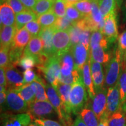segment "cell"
<instances>
[{
    "label": "cell",
    "mask_w": 126,
    "mask_h": 126,
    "mask_svg": "<svg viewBox=\"0 0 126 126\" xmlns=\"http://www.w3.org/2000/svg\"><path fill=\"white\" fill-rule=\"evenodd\" d=\"M88 91L83 84L82 79L72 85L70 94V107L71 112L74 115H78L88 103Z\"/></svg>",
    "instance_id": "1"
},
{
    "label": "cell",
    "mask_w": 126,
    "mask_h": 126,
    "mask_svg": "<svg viewBox=\"0 0 126 126\" xmlns=\"http://www.w3.org/2000/svg\"><path fill=\"white\" fill-rule=\"evenodd\" d=\"M122 68V60L117 46L115 47L113 56L105 65V87L108 89L114 86L119 80Z\"/></svg>",
    "instance_id": "2"
},
{
    "label": "cell",
    "mask_w": 126,
    "mask_h": 126,
    "mask_svg": "<svg viewBox=\"0 0 126 126\" xmlns=\"http://www.w3.org/2000/svg\"><path fill=\"white\" fill-rule=\"evenodd\" d=\"M46 89L48 100L56 110L60 122L63 126H72L71 115L66 111L59 94L55 88L50 83L46 84Z\"/></svg>",
    "instance_id": "3"
},
{
    "label": "cell",
    "mask_w": 126,
    "mask_h": 126,
    "mask_svg": "<svg viewBox=\"0 0 126 126\" xmlns=\"http://www.w3.org/2000/svg\"><path fill=\"white\" fill-rule=\"evenodd\" d=\"M38 71L43 74L46 80L56 89L60 82L61 65L59 57L54 56L50 57L45 65L37 67Z\"/></svg>",
    "instance_id": "4"
},
{
    "label": "cell",
    "mask_w": 126,
    "mask_h": 126,
    "mask_svg": "<svg viewBox=\"0 0 126 126\" xmlns=\"http://www.w3.org/2000/svg\"><path fill=\"white\" fill-rule=\"evenodd\" d=\"M28 113L36 119H54L58 117L52 104L48 101H34L29 105Z\"/></svg>",
    "instance_id": "5"
},
{
    "label": "cell",
    "mask_w": 126,
    "mask_h": 126,
    "mask_svg": "<svg viewBox=\"0 0 126 126\" xmlns=\"http://www.w3.org/2000/svg\"><path fill=\"white\" fill-rule=\"evenodd\" d=\"M7 103L8 110L17 114L26 113L29 105L13 89H7Z\"/></svg>",
    "instance_id": "6"
},
{
    "label": "cell",
    "mask_w": 126,
    "mask_h": 126,
    "mask_svg": "<svg viewBox=\"0 0 126 126\" xmlns=\"http://www.w3.org/2000/svg\"><path fill=\"white\" fill-rule=\"evenodd\" d=\"M53 44L56 56H59L68 51L72 46L68 31L56 30L53 36Z\"/></svg>",
    "instance_id": "7"
},
{
    "label": "cell",
    "mask_w": 126,
    "mask_h": 126,
    "mask_svg": "<svg viewBox=\"0 0 126 126\" xmlns=\"http://www.w3.org/2000/svg\"><path fill=\"white\" fill-rule=\"evenodd\" d=\"M32 116L29 113L12 114L1 113V126H28L32 122Z\"/></svg>",
    "instance_id": "8"
},
{
    "label": "cell",
    "mask_w": 126,
    "mask_h": 126,
    "mask_svg": "<svg viewBox=\"0 0 126 126\" xmlns=\"http://www.w3.org/2000/svg\"><path fill=\"white\" fill-rule=\"evenodd\" d=\"M105 24L102 33L108 39L109 45L116 42L119 36L116 11L104 18Z\"/></svg>",
    "instance_id": "9"
},
{
    "label": "cell",
    "mask_w": 126,
    "mask_h": 126,
    "mask_svg": "<svg viewBox=\"0 0 126 126\" xmlns=\"http://www.w3.org/2000/svg\"><path fill=\"white\" fill-rule=\"evenodd\" d=\"M107 94L108 89L105 87L102 90L96 93L94 96L91 99V102H88L99 120L106 111Z\"/></svg>",
    "instance_id": "10"
},
{
    "label": "cell",
    "mask_w": 126,
    "mask_h": 126,
    "mask_svg": "<svg viewBox=\"0 0 126 126\" xmlns=\"http://www.w3.org/2000/svg\"><path fill=\"white\" fill-rule=\"evenodd\" d=\"M75 63V70L81 73L82 69L90 58V51L83 44L78 43L71 46Z\"/></svg>",
    "instance_id": "11"
},
{
    "label": "cell",
    "mask_w": 126,
    "mask_h": 126,
    "mask_svg": "<svg viewBox=\"0 0 126 126\" xmlns=\"http://www.w3.org/2000/svg\"><path fill=\"white\" fill-rule=\"evenodd\" d=\"M56 29L54 26L46 28H42L39 36L42 39L43 43V49L42 52L48 57L56 56L53 47V38Z\"/></svg>",
    "instance_id": "12"
},
{
    "label": "cell",
    "mask_w": 126,
    "mask_h": 126,
    "mask_svg": "<svg viewBox=\"0 0 126 126\" xmlns=\"http://www.w3.org/2000/svg\"><path fill=\"white\" fill-rule=\"evenodd\" d=\"M120 94L119 85L117 82L114 86L108 89L107 94V109L106 113L110 116L117 111L121 106Z\"/></svg>",
    "instance_id": "13"
},
{
    "label": "cell",
    "mask_w": 126,
    "mask_h": 126,
    "mask_svg": "<svg viewBox=\"0 0 126 126\" xmlns=\"http://www.w3.org/2000/svg\"><path fill=\"white\" fill-rule=\"evenodd\" d=\"M7 81V89H15L25 84L23 75L12 64L5 68Z\"/></svg>",
    "instance_id": "14"
},
{
    "label": "cell",
    "mask_w": 126,
    "mask_h": 126,
    "mask_svg": "<svg viewBox=\"0 0 126 126\" xmlns=\"http://www.w3.org/2000/svg\"><path fill=\"white\" fill-rule=\"evenodd\" d=\"M90 67L95 92H98L105 88V75L100 63L96 62L90 57Z\"/></svg>",
    "instance_id": "15"
},
{
    "label": "cell",
    "mask_w": 126,
    "mask_h": 126,
    "mask_svg": "<svg viewBox=\"0 0 126 126\" xmlns=\"http://www.w3.org/2000/svg\"><path fill=\"white\" fill-rule=\"evenodd\" d=\"M61 65V75L68 76L75 70V63L71 47L68 51L59 56Z\"/></svg>",
    "instance_id": "16"
},
{
    "label": "cell",
    "mask_w": 126,
    "mask_h": 126,
    "mask_svg": "<svg viewBox=\"0 0 126 126\" xmlns=\"http://www.w3.org/2000/svg\"><path fill=\"white\" fill-rule=\"evenodd\" d=\"M81 76L82 81L89 94V98L92 99L95 95L96 92L93 82L90 67V58L82 69Z\"/></svg>",
    "instance_id": "17"
},
{
    "label": "cell",
    "mask_w": 126,
    "mask_h": 126,
    "mask_svg": "<svg viewBox=\"0 0 126 126\" xmlns=\"http://www.w3.org/2000/svg\"><path fill=\"white\" fill-rule=\"evenodd\" d=\"M90 57L93 60L106 65L111 59L109 48L101 46H95L90 48Z\"/></svg>",
    "instance_id": "18"
},
{
    "label": "cell",
    "mask_w": 126,
    "mask_h": 126,
    "mask_svg": "<svg viewBox=\"0 0 126 126\" xmlns=\"http://www.w3.org/2000/svg\"><path fill=\"white\" fill-rule=\"evenodd\" d=\"M1 28L5 26H15V16L13 9L7 3L1 4L0 7Z\"/></svg>",
    "instance_id": "19"
},
{
    "label": "cell",
    "mask_w": 126,
    "mask_h": 126,
    "mask_svg": "<svg viewBox=\"0 0 126 126\" xmlns=\"http://www.w3.org/2000/svg\"><path fill=\"white\" fill-rule=\"evenodd\" d=\"M43 49V43L39 36H32L23 51V55L36 56L40 54Z\"/></svg>",
    "instance_id": "20"
},
{
    "label": "cell",
    "mask_w": 126,
    "mask_h": 126,
    "mask_svg": "<svg viewBox=\"0 0 126 126\" xmlns=\"http://www.w3.org/2000/svg\"><path fill=\"white\" fill-rule=\"evenodd\" d=\"M46 84L45 81L40 77H39L37 80L31 83L35 94L36 101H48Z\"/></svg>",
    "instance_id": "21"
},
{
    "label": "cell",
    "mask_w": 126,
    "mask_h": 126,
    "mask_svg": "<svg viewBox=\"0 0 126 126\" xmlns=\"http://www.w3.org/2000/svg\"><path fill=\"white\" fill-rule=\"evenodd\" d=\"M71 88L72 85L65 84L60 82L55 89L59 94L66 111L70 115L72 114L70 107V94Z\"/></svg>",
    "instance_id": "22"
},
{
    "label": "cell",
    "mask_w": 126,
    "mask_h": 126,
    "mask_svg": "<svg viewBox=\"0 0 126 126\" xmlns=\"http://www.w3.org/2000/svg\"><path fill=\"white\" fill-rule=\"evenodd\" d=\"M17 32L16 26H5L1 28V47H11Z\"/></svg>",
    "instance_id": "23"
},
{
    "label": "cell",
    "mask_w": 126,
    "mask_h": 126,
    "mask_svg": "<svg viewBox=\"0 0 126 126\" xmlns=\"http://www.w3.org/2000/svg\"><path fill=\"white\" fill-rule=\"evenodd\" d=\"M126 124V103L121 105L117 111L110 116L109 126H125Z\"/></svg>",
    "instance_id": "24"
},
{
    "label": "cell",
    "mask_w": 126,
    "mask_h": 126,
    "mask_svg": "<svg viewBox=\"0 0 126 126\" xmlns=\"http://www.w3.org/2000/svg\"><path fill=\"white\" fill-rule=\"evenodd\" d=\"M37 16L33 11L27 10L16 14L15 15V26L17 31L22 29L23 26L30 22L37 20Z\"/></svg>",
    "instance_id": "25"
},
{
    "label": "cell",
    "mask_w": 126,
    "mask_h": 126,
    "mask_svg": "<svg viewBox=\"0 0 126 126\" xmlns=\"http://www.w3.org/2000/svg\"><path fill=\"white\" fill-rule=\"evenodd\" d=\"M31 39V34L25 28H23L16 32L12 46L16 48L24 50Z\"/></svg>",
    "instance_id": "26"
},
{
    "label": "cell",
    "mask_w": 126,
    "mask_h": 126,
    "mask_svg": "<svg viewBox=\"0 0 126 126\" xmlns=\"http://www.w3.org/2000/svg\"><path fill=\"white\" fill-rule=\"evenodd\" d=\"M78 115L87 126H98L99 120L91 108L88 102Z\"/></svg>",
    "instance_id": "27"
},
{
    "label": "cell",
    "mask_w": 126,
    "mask_h": 126,
    "mask_svg": "<svg viewBox=\"0 0 126 126\" xmlns=\"http://www.w3.org/2000/svg\"><path fill=\"white\" fill-rule=\"evenodd\" d=\"M14 90L29 105L35 101V94L31 83H25Z\"/></svg>",
    "instance_id": "28"
},
{
    "label": "cell",
    "mask_w": 126,
    "mask_h": 126,
    "mask_svg": "<svg viewBox=\"0 0 126 126\" xmlns=\"http://www.w3.org/2000/svg\"><path fill=\"white\" fill-rule=\"evenodd\" d=\"M57 19V16L52 9L46 13L38 16L37 19L42 28H46L54 26Z\"/></svg>",
    "instance_id": "29"
},
{
    "label": "cell",
    "mask_w": 126,
    "mask_h": 126,
    "mask_svg": "<svg viewBox=\"0 0 126 126\" xmlns=\"http://www.w3.org/2000/svg\"><path fill=\"white\" fill-rule=\"evenodd\" d=\"M98 45L107 48H109L110 46L108 39L104 36L102 31H94L91 35L90 48Z\"/></svg>",
    "instance_id": "30"
},
{
    "label": "cell",
    "mask_w": 126,
    "mask_h": 126,
    "mask_svg": "<svg viewBox=\"0 0 126 126\" xmlns=\"http://www.w3.org/2000/svg\"><path fill=\"white\" fill-rule=\"evenodd\" d=\"M55 0H37L33 11L37 16L51 10Z\"/></svg>",
    "instance_id": "31"
},
{
    "label": "cell",
    "mask_w": 126,
    "mask_h": 126,
    "mask_svg": "<svg viewBox=\"0 0 126 126\" xmlns=\"http://www.w3.org/2000/svg\"><path fill=\"white\" fill-rule=\"evenodd\" d=\"M97 2L100 12L103 18L116 11L117 4L114 0H97Z\"/></svg>",
    "instance_id": "32"
},
{
    "label": "cell",
    "mask_w": 126,
    "mask_h": 126,
    "mask_svg": "<svg viewBox=\"0 0 126 126\" xmlns=\"http://www.w3.org/2000/svg\"><path fill=\"white\" fill-rule=\"evenodd\" d=\"M120 94L121 104L126 103V65L122 66V71L117 81Z\"/></svg>",
    "instance_id": "33"
},
{
    "label": "cell",
    "mask_w": 126,
    "mask_h": 126,
    "mask_svg": "<svg viewBox=\"0 0 126 126\" xmlns=\"http://www.w3.org/2000/svg\"><path fill=\"white\" fill-rule=\"evenodd\" d=\"M37 64V56H33L31 55H23L19 62L18 65L25 70L32 69L36 67Z\"/></svg>",
    "instance_id": "34"
},
{
    "label": "cell",
    "mask_w": 126,
    "mask_h": 126,
    "mask_svg": "<svg viewBox=\"0 0 126 126\" xmlns=\"http://www.w3.org/2000/svg\"><path fill=\"white\" fill-rule=\"evenodd\" d=\"M73 5L78 9L84 16L91 15L92 12V4L91 0H82L75 3Z\"/></svg>",
    "instance_id": "35"
},
{
    "label": "cell",
    "mask_w": 126,
    "mask_h": 126,
    "mask_svg": "<svg viewBox=\"0 0 126 126\" xmlns=\"http://www.w3.org/2000/svg\"><path fill=\"white\" fill-rule=\"evenodd\" d=\"M117 46L122 57V66H124L126 65V30L120 34Z\"/></svg>",
    "instance_id": "36"
},
{
    "label": "cell",
    "mask_w": 126,
    "mask_h": 126,
    "mask_svg": "<svg viewBox=\"0 0 126 126\" xmlns=\"http://www.w3.org/2000/svg\"><path fill=\"white\" fill-rule=\"evenodd\" d=\"M52 9L58 18L65 16L67 3L65 0H55Z\"/></svg>",
    "instance_id": "37"
},
{
    "label": "cell",
    "mask_w": 126,
    "mask_h": 126,
    "mask_svg": "<svg viewBox=\"0 0 126 126\" xmlns=\"http://www.w3.org/2000/svg\"><path fill=\"white\" fill-rule=\"evenodd\" d=\"M81 79L82 76L81 72H79L78 70H74L70 75H68V76H63L60 75L59 81L61 83L72 85L74 83L79 81Z\"/></svg>",
    "instance_id": "38"
},
{
    "label": "cell",
    "mask_w": 126,
    "mask_h": 126,
    "mask_svg": "<svg viewBox=\"0 0 126 126\" xmlns=\"http://www.w3.org/2000/svg\"><path fill=\"white\" fill-rule=\"evenodd\" d=\"M66 16L73 22H78L85 17L73 5H67Z\"/></svg>",
    "instance_id": "39"
},
{
    "label": "cell",
    "mask_w": 126,
    "mask_h": 126,
    "mask_svg": "<svg viewBox=\"0 0 126 126\" xmlns=\"http://www.w3.org/2000/svg\"><path fill=\"white\" fill-rule=\"evenodd\" d=\"M74 22L70 20L67 16L63 18H57L54 24V27L56 30L68 31L73 25Z\"/></svg>",
    "instance_id": "40"
},
{
    "label": "cell",
    "mask_w": 126,
    "mask_h": 126,
    "mask_svg": "<svg viewBox=\"0 0 126 126\" xmlns=\"http://www.w3.org/2000/svg\"><path fill=\"white\" fill-rule=\"evenodd\" d=\"M11 47H1L0 50V66L6 68L10 64L9 50Z\"/></svg>",
    "instance_id": "41"
},
{
    "label": "cell",
    "mask_w": 126,
    "mask_h": 126,
    "mask_svg": "<svg viewBox=\"0 0 126 126\" xmlns=\"http://www.w3.org/2000/svg\"><path fill=\"white\" fill-rule=\"evenodd\" d=\"M68 31L70 33L72 46L79 43V36L82 30L80 29L74 23L71 27L68 30Z\"/></svg>",
    "instance_id": "42"
},
{
    "label": "cell",
    "mask_w": 126,
    "mask_h": 126,
    "mask_svg": "<svg viewBox=\"0 0 126 126\" xmlns=\"http://www.w3.org/2000/svg\"><path fill=\"white\" fill-rule=\"evenodd\" d=\"M32 36H37L41 31V26L37 20H34L27 23L24 27Z\"/></svg>",
    "instance_id": "43"
},
{
    "label": "cell",
    "mask_w": 126,
    "mask_h": 126,
    "mask_svg": "<svg viewBox=\"0 0 126 126\" xmlns=\"http://www.w3.org/2000/svg\"><path fill=\"white\" fill-rule=\"evenodd\" d=\"M5 2L7 3L12 8L14 13L16 14L27 10L20 0H5L4 3Z\"/></svg>",
    "instance_id": "44"
},
{
    "label": "cell",
    "mask_w": 126,
    "mask_h": 126,
    "mask_svg": "<svg viewBox=\"0 0 126 126\" xmlns=\"http://www.w3.org/2000/svg\"><path fill=\"white\" fill-rule=\"evenodd\" d=\"M0 105L1 113L8 111L7 103V88L2 86H0Z\"/></svg>",
    "instance_id": "45"
},
{
    "label": "cell",
    "mask_w": 126,
    "mask_h": 126,
    "mask_svg": "<svg viewBox=\"0 0 126 126\" xmlns=\"http://www.w3.org/2000/svg\"><path fill=\"white\" fill-rule=\"evenodd\" d=\"M39 75H36L35 72L32 69L25 70L23 72V78L25 83H31L37 79Z\"/></svg>",
    "instance_id": "46"
},
{
    "label": "cell",
    "mask_w": 126,
    "mask_h": 126,
    "mask_svg": "<svg viewBox=\"0 0 126 126\" xmlns=\"http://www.w3.org/2000/svg\"><path fill=\"white\" fill-rule=\"evenodd\" d=\"M91 32L90 31H82L79 36V43L83 44L88 50L90 46Z\"/></svg>",
    "instance_id": "47"
},
{
    "label": "cell",
    "mask_w": 126,
    "mask_h": 126,
    "mask_svg": "<svg viewBox=\"0 0 126 126\" xmlns=\"http://www.w3.org/2000/svg\"><path fill=\"white\" fill-rule=\"evenodd\" d=\"M34 122L41 126H63L60 123L52 119H34Z\"/></svg>",
    "instance_id": "48"
},
{
    "label": "cell",
    "mask_w": 126,
    "mask_h": 126,
    "mask_svg": "<svg viewBox=\"0 0 126 126\" xmlns=\"http://www.w3.org/2000/svg\"><path fill=\"white\" fill-rule=\"evenodd\" d=\"M0 84L1 85L7 88V81L5 75V70L4 68H0Z\"/></svg>",
    "instance_id": "49"
},
{
    "label": "cell",
    "mask_w": 126,
    "mask_h": 126,
    "mask_svg": "<svg viewBox=\"0 0 126 126\" xmlns=\"http://www.w3.org/2000/svg\"><path fill=\"white\" fill-rule=\"evenodd\" d=\"M27 9L32 10L36 4L37 0H20Z\"/></svg>",
    "instance_id": "50"
},
{
    "label": "cell",
    "mask_w": 126,
    "mask_h": 126,
    "mask_svg": "<svg viewBox=\"0 0 126 126\" xmlns=\"http://www.w3.org/2000/svg\"><path fill=\"white\" fill-rule=\"evenodd\" d=\"M109 117L110 116L106 111L99 120L98 126H109Z\"/></svg>",
    "instance_id": "51"
},
{
    "label": "cell",
    "mask_w": 126,
    "mask_h": 126,
    "mask_svg": "<svg viewBox=\"0 0 126 126\" xmlns=\"http://www.w3.org/2000/svg\"><path fill=\"white\" fill-rule=\"evenodd\" d=\"M72 126H87L86 125V124L83 122V121L82 120L81 117H79V116L78 115L77 116V117L75 118L74 122H73V123L72 124Z\"/></svg>",
    "instance_id": "52"
},
{
    "label": "cell",
    "mask_w": 126,
    "mask_h": 126,
    "mask_svg": "<svg viewBox=\"0 0 126 126\" xmlns=\"http://www.w3.org/2000/svg\"><path fill=\"white\" fill-rule=\"evenodd\" d=\"M122 12L123 15V23H125L126 21V0H124V4L123 5Z\"/></svg>",
    "instance_id": "53"
},
{
    "label": "cell",
    "mask_w": 126,
    "mask_h": 126,
    "mask_svg": "<svg viewBox=\"0 0 126 126\" xmlns=\"http://www.w3.org/2000/svg\"><path fill=\"white\" fill-rule=\"evenodd\" d=\"M65 1L67 3V5H73L75 3L81 1L82 0H65Z\"/></svg>",
    "instance_id": "54"
},
{
    "label": "cell",
    "mask_w": 126,
    "mask_h": 126,
    "mask_svg": "<svg viewBox=\"0 0 126 126\" xmlns=\"http://www.w3.org/2000/svg\"><path fill=\"white\" fill-rule=\"evenodd\" d=\"M116 1V4H117V6L118 8H120L122 7L123 2V0H114Z\"/></svg>",
    "instance_id": "55"
},
{
    "label": "cell",
    "mask_w": 126,
    "mask_h": 126,
    "mask_svg": "<svg viewBox=\"0 0 126 126\" xmlns=\"http://www.w3.org/2000/svg\"><path fill=\"white\" fill-rule=\"evenodd\" d=\"M28 126H41L39 125V124H37V123L34 122L33 121V122H32Z\"/></svg>",
    "instance_id": "56"
},
{
    "label": "cell",
    "mask_w": 126,
    "mask_h": 126,
    "mask_svg": "<svg viewBox=\"0 0 126 126\" xmlns=\"http://www.w3.org/2000/svg\"><path fill=\"white\" fill-rule=\"evenodd\" d=\"M4 1H5V0H1V4H3V3L4 2Z\"/></svg>",
    "instance_id": "57"
},
{
    "label": "cell",
    "mask_w": 126,
    "mask_h": 126,
    "mask_svg": "<svg viewBox=\"0 0 126 126\" xmlns=\"http://www.w3.org/2000/svg\"></svg>",
    "instance_id": "58"
}]
</instances>
